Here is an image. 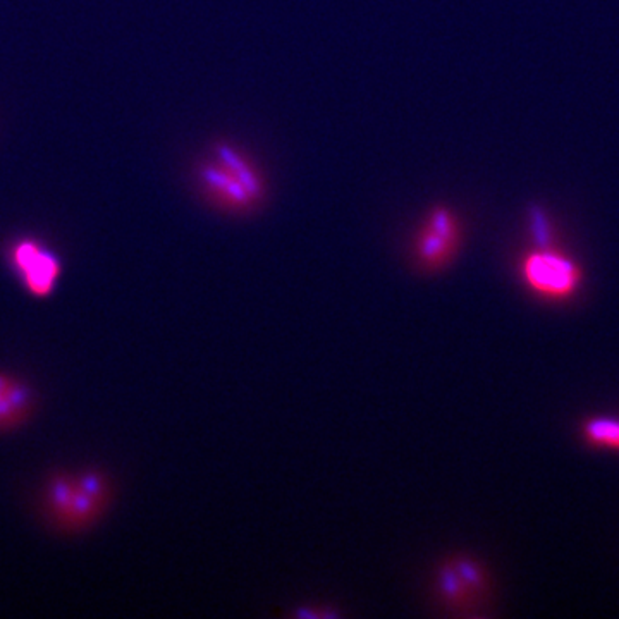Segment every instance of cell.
I'll return each mask as SVG.
<instances>
[{
  "instance_id": "1",
  "label": "cell",
  "mask_w": 619,
  "mask_h": 619,
  "mask_svg": "<svg viewBox=\"0 0 619 619\" xmlns=\"http://www.w3.org/2000/svg\"><path fill=\"white\" fill-rule=\"evenodd\" d=\"M111 501V485L98 471L57 475L47 483V512L65 530H83L100 518Z\"/></svg>"
},
{
  "instance_id": "2",
  "label": "cell",
  "mask_w": 619,
  "mask_h": 619,
  "mask_svg": "<svg viewBox=\"0 0 619 619\" xmlns=\"http://www.w3.org/2000/svg\"><path fill=\"white\" fill-rule=\"evenodd\" d=\"M10 263L33 298H49L62 274L61 258L35 240H21L10 248Z\"/></svg>"
},
{
  "instance_id": "3",
  "label": "cell",
  "mask_w": 619,
  "mask_h": 619,
  "mask_svg": "<svg viewBox=\"0 0 619 619\" xmlns=\"http://www.w3.org/2000/svg\"><path fill=\"white\" fill-rule=\"evenodd\" d=\"M523 277L538 295L564 298L580 284V267L551 248L533 251L523 262Z\"/></svg>"
},
{
  "instance_id": "4",
  "label": "cell",
  "mask_w": 619,
  "mask_h": 619,
  "mask_svg": "<svg viewBox=\"0 0 619 619\" xmlns=\"http://www.w3.org/2000/svg\"><path fill=\"white\" fill-rule=\"evenodd\" d=\"M456 219L448 210H437L428 217L416 241V255L427 269H439L453 258L457 248Z\"/></svg>"
},
{
  "instance_id": "5",
  "label": "cell",
  "mask_w": 619,
  "mask_h": 619,
  "mask_svg": "<svg viewBox=\"0 0 619 619\" xmlns=\"http://www.w3.org/2000/svg\"><path fill=\"white\" fill-rule=\"evenodd\" d=\"M441 588L446 599L454 606L477 604L487 592V574L478 563L457 559L442 571Z\"/></svg>"
},
{
  "instance_id": "6",
  "label": "cell",
  "mask_w": 619,
  "mask_h": 619,
  "mask_svg": "<svg viewBox=\"0 0 619 619\" xmlns=\"http://www.w3.org/2000/svg\"><path fill=\"white\" fill-rule=\"evenodd\" d=\"M33 395L26 384L0 372V430L19 427L28 420Z\"/></svg>"
},
{
  "instance_id": "7",
  "label": "cell",
  "mask_w": 619,
  "mask_h": 619,
  "mask_svg": "<svg viewBox=\"0 0 619 619\" xmlns=\"http://www.w3.org/2000/svg\"><path fill=\"white\" fill-rule=\"evenodd\" d=\"M583 434L592 444L619 449V418H611V416L590 418L583 425Z\"/></svg>"
}]
</instances>
